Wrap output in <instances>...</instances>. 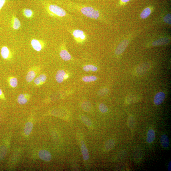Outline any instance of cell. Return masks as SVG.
I'll list each match as a JSON object with an SVG mask.
<instances>
[{
  "label": "cell",
  "instance_id": "26",
  "mask_svg": "<svg viewBox=\"0 0 171 171\" xmlns=\"http://www.w3.org/2000/svg\"><path fill=\"white\" fill-rule=\"evenodd\" d=\"M128 125L129 128L131 129L134 128L135 125V119L134 117L131 115L129 116L128 119Z\"/></svg>",
  "mask_w": 171,
  "mask_h": 171
},
{
  "label": "cell",
  "instance_id": "29",
  "mask_svg": "<svg viewBox=\"0 0 171 171\" xmlns=\"http://www.w3.org/2000/svg\"><path fill=\"white\" fill-rule=\"evenodd\" d=\"M81 119L84 123L87 126L91 127L92 123L91 120L86 116H82L81 117Z\"/></svg>",
  "mask_w": 171,
  "mask_h": 171
},
{
  "label": "cell",
  "instance_id": "19",
  "mask_svg": "<svg viewBox=\"0 0 171 171\" xmlns=\"http://www.w3.org/2000/svg\"><path fill=\"white\" fill-rule=\"evenodd\" d=\"M151 11H152V10L150 7L145 8L140 14L141 18L143 19L147 18L150 14Z\"/></svg>",
  "mask_w": 171,
  "mask_h": 171
},
{
  "label": "cell",
  "instance_id": "5",
  "mask_svg": "<svg viewBox=\"0 0 171 171\" xmlns=\"http://www.w3.org/2000/svg\"><path fill=\"white\" fill-rule=\"evenodd\" d=\"M129 43V42L128 40H125L121 42L116 48L115 54L118 55L123 53L128 47Z\"/></svg>",
  "mask_w": 171,
  "mask_h": 171
},
{
  "label": "cell",
  "instance_id": "16",
  "mask_svg": "<svg viewBox=\"0 0 171 171\" xmlns=\"http://www.w3.org/2000/svg\"><path fill=\"white\" fill-rule=\"evenodd\" d=\"M33 127V124L31 122H28L24 128V133L26 136H28L31 134Z\"/></svg>",
  "mask_w": 171,
  "mask_h": 171
},
{
  "label": "cell",
  "instance_id": "8",
  "mask_svg": "<svg viewBox=\"0 0 171 171\" xmlns=\"http://www.w3.org/2000/svg\"><path fill=\"white\" fill-rule=\"evenodd\" d=\"M39 157L42 160L48 162L51 159V155L50 152L46 150H41L39 153Z\"/></svg>",
  "mask_w": 171,
  "mask_h": 171
},
{
  "label": "cell",
  "instance_id": "24",
  "mask_svg": "<svg viewBox=\"0 0 171 171\" xmlns=\"http://www.w3.org/2000/svg\"><path fill=\"white\" fill-rule=\"evenodd\" d=\"M36 75V74L35 71L33 70L29 71L26 77V81L28 82H31L35 78Z\"/></svg>",
  "mask_w": 171,
  "mask_h": 171
},
{
  "label": "cell",
  "instance_id": "10",
  "mask_svg": "<svg viewBox=\"0 0 171 171\" xmlns=\"http://www.w3.org/2000/svg\"><path fill=\"white\" fill-rule=\"evenodd\" d=\"M11 26L14 30H18L21 26V22L19 19L14 15L12 16L11 20Z\"/></svg>",
  "mask_w": 171,
  "mask_h": 171
},
{
  "label": "cell",
  "instance_id": "1",
  "mask_svg": "<svg viewBox=\"0 0 171 171\" xmlns=\"http://www.w3.org/2000/svg\"><path fill=\"white\" fill-rule=\"evenodd\" d=\"M61 4L68 11L71 13L96 20H101L102 17L101 12L94 7L70 0H62Z\"/></svg>",
  "mask_w": 171,
  "mask_h": 171
},
{
  "label": "cell",
  "instance_id": "31",
  "mask_svg": "<svg viewBox=\"0 0 171 171\" xmlns=\"http://www.w3.org/2000/svg\"><path fill=\"white\" fill-rule=\"evenodd\" d=\"M164 21L166 23L171 24V14H168L166 15L164 18Z\"/></svg>",
  "mask_w": 171,
  "mask_h": 171
},
{
  "label": "cell",
  "instance_id": "20",
  "mask_svg": "<svg viewBox=\"0 0 171 171\" xmlns=\"http://www.w3.org/2000/svg\"><path fill=\"white\" fill-rule=\"evenodd\" d=\"M22 12L23 16L27 18H32L34 16V12L30 9H23V10Z\"/></svg>",
  "mask_w": 171,
  "mask_h": 171
},
{
  "label": "cell",
  "instance_id": "23",
  "mask_svg": "<svg viewBox=\"0 0 171 171\" xmlns=\"http://www.w3.org/2000/svg\"><path fill=\"white\" fill-rule=\"evenodd\" d=\"M82 109L87 112H90L92 109V105L89 102L85 101L81 104Z\"/></svg>",
  "mask_w": 171,
  "mask_h": 171
},
{
  "label": "cell",
  "instance_id": "14",
  "mask_svg": "<svg viewBox=\"0 0 171 171\" xmlns=\"http://www.w3.org/2000/svg\"><path fill=\"white\" fill-rule=\"evenodd\" d=\"M66 75L65 72L62 70H58L56 76V79L57 81L59 83H62L64 80L65 76Z\"/></svg>",
  "mask_w": 171,
  "mask_h": 171
},
{
  "label": "cell",
  "instance_id": "25",
  "mask_svg": "<svg viewBox=\"0 0 171 171\" xmlns=\"http://www.w3.org/2000/svg\"><path fill=\"white\" fill-rule=\"evenodd\" d=\"M83 70L86 72H95L98 70L97 67L92 65H87L83 67Z\"/></svg>",
  "mask_w": 171,
  "mask_h": 171
},
{
  "label": "cell",
  "instance_id": "11",
  "mask_svg": "<svg viewBox=\"0 0 171 171\" xmlns=\"http://www.w3.org/2000/svg\"><path fill=\"white\" fill-rule=\"evenodd\" d=\"M170 41V38L168 37H163L156 40L152 43L154 46L164 45L167 44Z\"/></svg>",
  "mask_w": 171,
  "mask_h": 171
},
{
  "label": "cell",
  "instance_id": "30",
  "mask_svg": "<svg viewBox=\"0 0 171 171\" xmlns=\"http://www.w3.org/2000/svg\"><path fill=\"white\" fill-rule=\"evenodd\" d=\"M99 109L101 113H106L108 110V107L103 103H101L99 105Z\"/></svg>",
  "mask_w": 171,
  "mask_h": 171
},
{
  "label": "cell",
  "instance_id": "4",
  "mask_svg": "<svg viewBox=\"0 0 171 171\" xmlns=\"http://www.w3.org/2000/svg\"><path fill=\"white\" fill-rule=\"evenodd\" d=\"M31 45L34 50L39 52L41 51L44 47L45 42L41 40L33 39L31 40Z\"/></svg>",
  "mask_w": 171,
  "mask_h": 171
},
{
  "label": "cell",
  "instance_id": "3",
  "mask_svg": "<svg viewBox=\"0 0 171 171\" xmlns=\"http://www.w3.org/2000/svg\"><path fill=\"white\" fill-rule=\"evenodd\" d=\"M69 32L77 43L83 44L87 40L88 37L86 33L79 29H70Z\"/></svg>",
  "mask_w": 171,
  "mask_h": 171
},
{
  "label": "cell",
  "instance_id": "34",
  "mask_svg": "<svg viewBox=\"0 0 171 171\" xmlns=\"http://www.w3.org/2000/svg\"><path fill=\"white\" fill-rule=\"evenodd\" d=\"M0 98L2 99L3 100H4L5 99L4 95L1 89H0Z\"/></svg>",
  "mask_w": 171,
  "mask_h": 171
},
{
  "label": "cell",
  "instance_id": "13",
  "mask_svg": "<svg viewBox=\"0 0 171 171\" xmlns=\"http://www.w3.org/2000/svg\"><path fill=\"white\" fill-rule=\"evenodd\" d=\"M160 142L163 147L165 148L169 147L170 145L169 140L168 136L163 134L161 136L160 138Z\"/></svg>",
  "mask_w": 171,
  "mask_h": 171
},
{
  "label": "cell",
  "instance_id": "27",
  "mask_svg": "<svg viewBox=\"0 0 171 171\" xmlns=\"http://www.w3.org/2000/svg\"><path fill=\"white\" fill-rule=\"evenodd\" d=\"M8 81L10 85L13 87H15L18 85V80L15 77H10Z\"/></svg>",
  "mask_w": 171,
  "mask_h": 171
},
{
  "label": "cell",
  "instance_id": "33",
  "mask_svg": "<svg viewBox=\"0 0 171 171\" xmlns=\"http://www.w3.org/2000/svg\"><path fill=\"white\" fill-rule=\"evenodd\" d=\"M6 1V0H0V12L5 4Z\"/></svg>",
  "mask_w": 171,
  "mask_h": 171
},
{
  "label": "cell",
  "instance_id": "32",
  "mask_svg": "<svg viewBox=\"0 0 171 171\" xmlns=\"http://www.w3.org/2000/svg\"><path fill=\"white\" fill-rule=\"evenodd\" d=\"M109 92V90L108 89H102L99 91L98 94L100 96H103L106 95Z\"/></svg>",
  "mask_w": 171,
  "mask_h": 171
},
{
  "label": "cell",
  "instance_id": "17",
  "mask_svg": "<svg viewBox=\"0 0 171 171\" xmlns=\"http://www.w3.org/2000/svg\"><path fill=\"white\" fill-rule=\"evenodd\" d=\"M46 79L47 77L46 75L41 74L36 78L34 80V82L36 85H39L45 82Z\"/></svg>",
  "mask_w": 171,
  "mask_h": 171
},
{
  "label": "cell",
  "instance_id": "28",
  "mask_svg": "<svg viewBox=\"0 0 171 171\" xmlns=\"http://www.w3.org/2000/svg\"><path fill=\"white\" fill-rule=\"evenodd\" d=\"M97 80V77L95 76H85L82 78V80L85 82L94 81Z\"/></svg>",
  "mask_w": 171,
  "mask_h": 171
},
{
  "label": "cell",
  "instance_id": "12",
  "mask_svg": "<svg viewBox=\"0 0 171 171\" xmlns=\"http://www.w3.org/2000/svg\"><path fill=\"white\" fill-rule=\"evenodd\" d=\"M60 56L62 59L65 61H68L71 59V56L65 49H63L60 51Z\"/></svg>",
  "mask_w": 171,
  "mask_h": 171
},
{
  "label": "cell",
  "instance_id": "18",
  "mask_svg": "<svg viewBox=\"0 0 171 171\" xmlns=\"http://www.w3.org/2000/svg\"><path fill=\"white\" fill-rule=\"evenodd\" d=\"M115 145V141L113 139H110L107 141L105 143V148L107 151H109L113 149Z\"/></svg>",
  "mask_w": 171,
  "mask_h": 171
},
{
  "label": "cell",
  "instance_id": "36",
  "mask_svg": "<svg viewBox=\"0 0 171 171\" xmlns=\"http://www.w3.org/2000/svg\"><path fill=\"white\" fill-rule=\"evenodd\" d=\"M168 170L169 171H171V162H170L168 166Z\"/></svg>",
  "mask_w": 171,
  "mask_h": 171
},
{
  "label": "cell",
  "instance_id": "21",
  "mask_svg": "<svg viewBox=\"0 0 171 171\" xmlns=\"http://www.w3.org/2000/svg\"><path fill=\"white\" fill-rule=\"evenodd\" d=\"M28 97L26 95L21 94L18 97V102L21 105L25 104L28 101Z\"/></svg>",
  "mask_w": 171,
  "mask_h": 171
},
{
  "label": "cell",
  "instance_id": "35",
  "mask_svg": "<svg viewBox=\"0 0 171 171\" xmlns=\"http://www.w3.org/2000/svg\"><path fill=\"white\" fill-rule=\"evenodd\" d=\"M131 0H120L121 2L123 3H125L130 1Z\"/></svg>",
  "mask_w": 171,
  "mask_h": 171
},
{
  "label": "cell",
  "instance_id": "6",
  "mask_svg": "<svg viewBox=\"0 0 171 171\" xmlns=\"http://www.w3.org/2000/svg\"><path fill=\"white\" fill-rule=\"evenodd\" d=\"M150 65L147 63H144L137 67L136 72L139 75H143L150 69Z\"/></svg>",
  "mask_w": 171,
  "mask_h": 171
},
{
  "label": "cell",
  "instance_id": "7",
  "mask_svg": "<svg viewBox=\"0 0 171 171\" xmlns=\"http://www.w3.org/2000/svg\"><path fill=\"white\" fill-rule=\"evenodd\" d=\"M165 94L164 92H159L154 97V104L158 106L162 103L165 98Z\"/></svg>",
  "mask_w": 171,
  "mask_h": 171
},
{
  "label": "cell",
  "instance_id": "22",
  "mask_svg": "<svg viewBox=\"0 0 171 171\" xmlns=\"http://www.w3.org/2000/svg\"><path fill=\"white\" fill-rule=\"evenodd\" d=\"M81 150L83 158L85 160L89 159V156L88 151L84 144H83L81 146Z\"/></svg>",
  "mask_w": 171,
  "mask_h": 171
},
{
  "label": "cell",
  "instance_id": "15",
  "mask_svg": "<svg viewBox=\"0 0 171 171\" xmlns=\"http://www.w3.org/2000/svg\"><path fill=\"white\" fill-rule=\"evenodd\" d=\"M155 138V131L153 129L149 130L147 134V137L146 141L149 144L152 143Z\"/></svg>",
  "mask_w": 171,
  "mask_h": 171
},
{
  "label": "cell",
  "instance_id": "2",
  "mask_svg": "<svg viewBox=\"0 0 171 171\" xmlns=\"http://www.w3.org/2000/svg\"><path fill=\"white\" fill-rule=\"evenodd\" d=\"M43 6L47 13L50 17L58 18L70 17V15L68 14L64 9L56 4L46 2L43 3Z\"/></svg>",
  "mask_w": 171,
  "mask_h": 171
},
{
  "label": "cell",
  "instance_id": "9",
  "mask_svg": "<svg viewBox=\"0 0 171 171\" xmlns=\"http://www.w3.org/2000/svg\"><path fill=\"white\" fill-rule=\"evenodd\" d=\"M1 53L2 57L4 59L9 60L12 57L11 51L6 46H3L2 47Z\"/></svg>",
  "mask_w": 171,
  "mask_h": 171
}]
</instances>
